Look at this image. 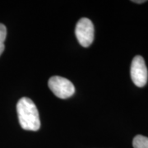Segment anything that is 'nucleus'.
Returning a JSON list of instances; mask_svg holds the SVG:
<instances>
[{"label": "nucleus", "instance_id": "obj_1", "mask_svg": "<svg viewBox=\"0 0 148 148\" xmlns=\"http://www.w3.org/2000/svg\"><path fill=\"white\" fill-rule=\"evenodd\" d=\"M16 112L21 127L25 130L38 131L40 127L39 112L35 103L27 97L21 98L16 104Z\"/></svg>", "mask_w": 148, "mask_h": 148}, {"label": "nucleus", "instance_id": "obj_2", "mask_svg": "<svg viewBox=\"0 0 148 148\" xmlns=\"http://www.w3.org/2000/svg\"><path fill=\"white\" fill-rule=\"evenodd\" d=\"M49 89L54 95L60 99H67L75 93L73 84L63 77L53 76L48 82Z\"/></svg>", "mask_w": 148, "mask_h": 148}, {"label": "nucleus", "instance_id": "obj_4", "mask_svg": "<svg viewBox=\"0 0 148 148\" xmlns=\"http://www.w3.org/2000/svg\"><path fill=\"white\" fill-rule=\"evenodd\" d=\"M130 74L132 81L137 86L143 87L147 84L148 72L145 64V60L142 56L137 55L133 58L131 64Z\"/></svg>", "mask_w": 148, "mask_h": 148}, {"label": "nucleus", "instance_id": "obj_5", "mask_svg": "<svg viewBox=\"0 0 148 148\" xmlns=\"http://www.w3.org/2000/svg\"><path fill=\"white\" fill-rule=\"evenodd\" d=\"M133 148H148V138L143 135H137L132 141Z\"/></svg>", "mask_w": 148, "mask_h": 148}, {"label": "nucleus", "instance_id": "obj_6", "mask_svg": "<svg viewBox=\"0 0 148 148\" xmlns=\"http://www.w3.org/2000/svg\"><path fill=\"white\" fill-rule=\"evenodd\" d=\"M6 36H7V28L3 24L0 23V55L4 50V41H5Z\"/></svg>", "mask_w": 148, "mask_h": 148}, {"label": "nucleus", "instance_id": "obj_7", "mask_svg": "<svg viewBox=\"0 0 148 148\" xmlns=\"http://www.w3.org/2000/svg\"><path fill=\"white\" fill-rule=\"evenodd\" d=\"M133 3H145L146 1L145 0H139V1H137V0H134V1H132Z\"/></svg>", "mask_w": 148, "mask_h": 148}, {"label": "nucleus", "instance_id": "obj_3", "mask_svg": "<svg viewBox=\"0 0 148 148\" xmlns=\"http://www.w3.org/2000/svg\"><path fill=\"white\" fill-rule=\"evenodd\" d=\"M94 25L90 19L82 17L77 21L75 28V34L79 44L86 48L89 47L94 40Z\"/></svg>", "mask_w": 148, "mask_h": 148}]
</instances>
